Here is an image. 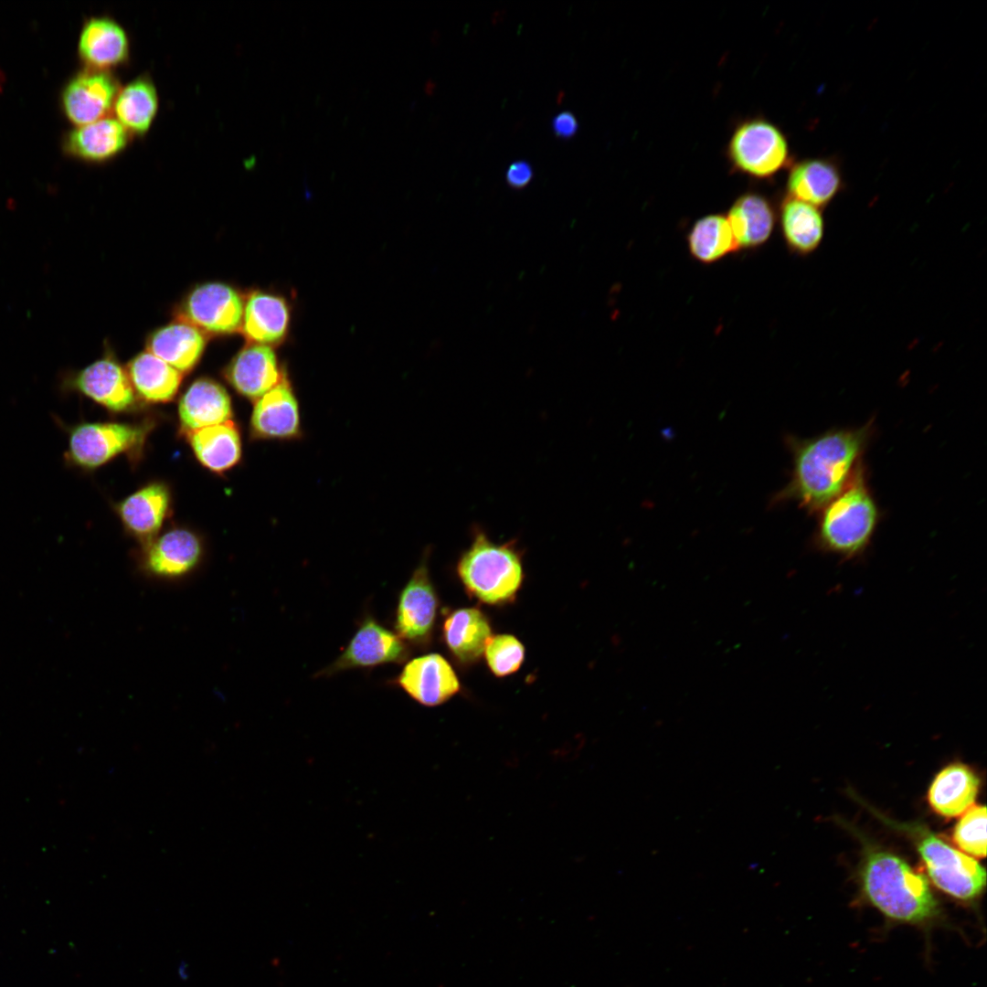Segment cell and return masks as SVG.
<instances>
[{
	"mask_svg": "<svg viewBox=\"0 0 987 987\" xmlns=\"http://www.w3.org/2000/svg\"><path fill=\"white\" fill-rule=\"evenodd\" d=\"M956 844L970 855L984 857L986 854V809L971 806L956 824L953 831Z\"/></svg>",
	"mask_w": 987,
	"mask_h": 987,
	"instance_id": "obj_32",
	"label": "cell"
},
{
	"mask_svg": "<svg viewBox=\"0 0 987 987\" xmlns=\"http://www.w3.org/2000/svg\"><path fill=\"white\" fill-rule=\"evenodd\" d=\"M727 218L738 249H752L769 240L775 227L776 214L767 197L748 192L733 202Z\"/></svg>",
	"mask_w": 987,
	"mask_h": 987,
	"instance_id": "obj_22",
	"label": "cell"
},
{
	"mask_svg": "<svg viewBox=\"0 0 987 987\" xmlns=\"http://www.w3.org/2000/svg\"><path fill=\"white\" fill-rule=\"evenodd\" d=\"M872 423L839 429L811 439L787 438L792 470L787 484L771 498L770 505L796 502L809 513H819L847 485L861 464L872 434Z\"/></svg>",
	"mask_w": 987,
	"mask_h": 987,
	"instance_id": "obj_1",
	"label": "cell"
},
{
	"mask_svg": "<svg viewBox=\"0 0 987 987\" xmlns=\"http://www.w3.org/2000/svg\"><path fill=\"white\" fill-rule=\"evenodd\" d=\"M878 520L861 463L843 491L820 510L813 543L820 551L854 559L869 547Z\"/></svg>",
	"mask_w": 987,
	"mask_h": 987,
	"instance_id": "obj_3",
	"label": "cell"
},
{
	"mask_svg": "<svg viewBox=\"0 0 987 987\" xmlns=\"http://www.w3.org/2000/svg\"><path fill=\"white\" fill-rule=\"evenodd\" d=\"M457 564L466 589L483 602L504 603L515 595L523 578L521 556L515 541L494 543L480 526Z\"/></svg>",
	"mask_w": 987,
	"mask_h": 987,
	"instance_id": "obj_4",
	"label": "cell"
},
{
	"mask_svg": "<svg viewBox=\"0 0 987 987\" xmlns=\"http://www.w3.org/2000/svg\"><path fill=\"white\" fill-rule=\"evenodd\" d=\"M187 440L197 461L216 473H223L239 463L241 438L235 422L228 420L187 432Z\"/></svg>",
	"mask_w": 987,
	"mask_h": 987,
	"instance_id": "obj_26",
	"label": "cell"
},
{
	"mask_svg": "<svg viewBox=\"0 0 987 987\" xmlns=\"http://www.w3.org/2000/svg\"><path fill=\"white\" fill-rule=\"evenodd\" d=\"M409 654L407 642L373 618L367 617L341 655L320 674L330 675L347 669L373 667L387 663H399Z\"/></svg>",
	"mask_w": 987,
	"mask_h": 987,
	"instance_id": "obj_10",
	"label": "cell"
},
{
	"mask_svg": "<svg viewBox=\"0 0 987 987\" xmlns=\"http://www.w3.org/2000/svg\"><path fill=\"white\" fill-rule=\"evenodd\" d=\"M686 240L690 255L703 264L716 262L738 249L727 218L721 214L697 219Z\"/></svg>",
	"mask_w": 987,
	"mask_h": 987,
	"instance_id": "obj_30",
	"label": "cell"
},
{
	"mask_svg": "<svg viewBox=\"0 0 987 987\" xmlns=\"http://www.w3.org/2000/svg\"><path fill=\"white\" fill-rule=\"evenodd\" d=\"M62 394L81 395L112 412H123L135 404V393L126 369L109 356L60 377Z\"/></svg>",
	"mask_w": 987,
	"mask_h": 987,
	"instance_id": "obj_8",
	"label": "cell"
},
{
	"mask_svg": "<svg viewBox=\"0 0 987 987\" xmlns=\"http://www.w3.org/2000/svg\"><path fill=\"white\" fill-rule=\"evenodd\" d=\"M130 133L116 120L102 118L79 126L67 137L69 153L87 161L102 162L126 147Z\"/></svg>",
	"mask_w": 987,
	"mask_h": 987,
	"instance_id": "obj_28",
	"label": "cell"
},
{
	"mask_svg": "<svg viewBox=\"0 0 987 987\" xmlns=\"http://www.w3.org/2000/svg\"><path fill=\"white\" fill-rule=\"evenodd\" d=\"M224 375L239 395L251 400L260 398L286 376L271 346L251 343L232 358Z\"/></svg>",
	"mask_w": 987,
	"mask_h": 987,
	"instance_id": "obj_15",
	"label": "cell"
},
{
	"mask_svg": "<svg viewBox=\"0 0 987 987\" xmlns=\"http://www.w3.org/2000/svg\"><path fill=\"white\" fill-rule=\"evenodd\" d=\"M780 225L787 248L798 256L813 253L825 233L820 208L789 196L780 204Z\"/></svg>",
	"mask_w": 987,
	"mask_h": 987,
	"instance_id": "obj_24",
	"label": "cell"
},
{
	"mask_svg": "<svg viewBox=\"0 0 987 987\" xmlns=\"http://www.w3.org/2000/svg\"><path fill=\"white\" fill-rule=\"evenodd\" d=\"M864 843L860 878L872 905L903 922H920L934 916L938 904L926 876L897 854Z\"/></svg>",
	"mask_w": 987,
	"mask_h": 987,
	"instance_id": "obj_2",
	"label": "cell"
},
{
	"mask_svg": "<svg viewBox=\"0 0 987 987\" xmlns=\"http://www.w3.org/2000/svg\"><path fill=\"white\" fill-rule=\"evenodd\" d=\"M980 780L968 766L953 763L941 769L929 790V802L935 812L955 817L970 809L977 796Z\"/></svg>",
	"mask_w": 987,
	"mask_h": 987,
	"instance_id": "obj_25",
	"label": "cell"
},
{
	"mask_svg": "<svg viewBox=\"0 0 987 987\" xmlns=\"http://www.w3.org/2000/svg\"><path fill=\"white\" fill-rule=\"evenodd\" d=\"M442 632L450 652L465 663L479 659L492 637L487 618L474 608L451 612L443 622Z\"/></svg>",
	"mask_w": 987,
	"mask_h": 987,
	"instance_id": "obj_29",
	"label": "cell"
},
{
	"mask_svg": "<svg viewBox=\"0 0 987 987\" xmlns=\"http://www.w3.org/2000/svg\"><path fill=\"white\" fill-rule=\"evenodd\" d=\"M396 683L415 701L427 706H439L460 690L453 669L438 653L425 654L408 662Z\"/></svg>",
	"mask_w": 987,
	"mask_h": 987,
	"instance_id": "obj_14",
	"label": "cell"
},
{
	"mask_svg": "<svg viewBox=\"0 0 987 987\" xmlns=\"http://www.w3.org/2000/svg\"><path fill=\"white\" fill-rule=\"evenodd\" d=\"M485 657L491 671L497 676L516 672L525 657L523 644L513 635L491 637L485 648Z\"/></svg>",
	"mask_w": 987,
	"mask_h": 987,
	"instance_id": "obj_33",
	"label": "cell"
},
{
	"mask_svg": "<svg viewBox=\"0 0 987 987\" xmlns=\"http://www.w3.org/2000/svg\"><path fill=\"white\" fill-rule=\"evenodd\" d=\"M126 372L135 395L151 403L171 401L182 381L181 372L149 351L134 356Z\"/></svg>",
	"mask_w": 987,
	"mask_h": 987,
	"instance_id": "obj_27",
	"label": "cell"
},
{
	"mask_svg": "<svg viewBox=\"0 0 987 987\" xmlns=\"http://www.w3.org/2000/svg\"><path fill=\"white\" fill-rule=\"evenodd\" d=\"M202 555L199 536L187 528L176 527L157 536L144 547L143 567L155 578L175 579L193 571Z\"/></svg>",
	"mask_w": 987,
	"mask_h": 987,
	"instance_id": "obj_13",
	"label": "cell"
},
{
	"mask_svg": "<svg viewBox=\"0 0 987 987\" xmlns=\"http://www.w3.org/2000/svg\"><path fill=\"white\" fill-rule=\"evenodd\" d=\"M171 506L168 486L154 482L133 493L116 506V512L126 531L144 547L154 540Z\"/></svg>",
	"mask_w": 987,
	"mask_h": 987,
	"instance_id": "obj_16",
	"label": "cell"
},
{
	"mask_svg": "<svg viewBox=\"0 0 987 987\" xmlns=\"http://www.w3.org/2000/svg\"><path fill=\"white\" fill-rule=\"evenodd\" d=\"M552 129L557 137L569 139L577 133L578 122L571 111H565L554 117Z\"/></svg>",
	"mask_w": 987,
	"mask_h": 987,
	"instance_id": "obj_35",
	"label": "cell"
},
{
	"mask_svg": "<svg viewBox=\"0 0 987 987\" xmlns=\"http://www.w3.org/2000/svg\"><path fill=\"white\" fill-rule=\"evenodd\" d=\"M116 120L129 132L145 133L158 110V95L146 78L136 79L119 90L113 104Z\"/></svg>",
	"mask_w": 987,
	"mask_h": 987,
	"instance_id": "obj_31",
	"label": "cell"
},
{
	"mask_svg": "<svg viewBox=\"0 0 987 987\" xmlns=\"http://www.w3.org/2000/svg\"><path fill=\"white\" fill-rule=\"evenodd\" d=\"M244 300L231 286L207 282L194 288L179 308L180 321L202 332L228 334L240 329Z\"/></svg>",
	"mask_w": 987,
	"mask_h": 987,
	"instance_id": "obj_9",
	"label": "cell"
},
{
	"mask_svg": "<svg viewBox=\"0 0 987 987\" xmlns=\"http://www.w3.org/2000/svg\"><path fill=\"white\" fill-rule=\"evenodd\" d=\"M177 973L181 980H187L189 977L188 964L182 960L177 968Z\"/></svg>",
	"mask_w": 987,
	"mask_h": 987,
	"instance_id": "obj_36",
	"label": "cell"
},
{
	"mask_svg": "<svg viewBox=\"0 0 987 987\" xmlns=\"http://www.w3.org/2000/svg\"><path fill=\"white\" fill-rule=\"evenodd\" d=\"M533 175L534 172L530 164L521 160L509 165L505 173V180L510 187L522 189L531 182Z\"/></svg>",
	"mask_w": 987,
	"mask_h": 987,
	"instance_id": "obj_34",
	"label": "cell"
},
{
	"mask_svg": "<svg viewBox=\"0 0 987 987\" xmlns=\"http://www.w3.org/2000/svg\"><path fill=\"white\" fill-rule=\"evenodd\" d=\"M79 52L93 69L105 70L122 64L129 55V40L124 29L108 17H94L83 27Z\"/></svg>",
	"mask_w": 987,
	"mask_h": 987,
	"instance_id": "obj_21",
	"label": "cell"
},
{
	"mask_svg": "<svg viewBox=\"0 0 987 987\" xmlns=\"http://www.w3.org/2000/svg\"><path fill=\"white\" fill-rule=\"evenodd\" d=\"M178 417L186 433L228 421L232 417L230 397L217 381L198 378L181 396Z\"/></svg>",
	"mask_w": 987,
	"mask_h": 987,
	"instance_id": "obj_19",
	"label": "cell"
},
{
	"mask_svg": "<svg viewBox=\"0 0 987 987\" xmlns=\"http://www.w3.org/2000/svg\"><path fill=\"white\" fill-rule=\"evenodd\" d=\"M437 608L438 598L427 561L423 559L399 594L395 621L397 634L407 643L426 642L433 629Z\"/></svg>",
	"mask_w": 987,
	"mask_h": 987,
	"instance_id": "obj_11",
	"label": "cell"
},
{
	"mask_svg": "<svg viewBox=\"0 0 987 987\" xmlns=\"http://www.w3.org/2000/svg\"><path fill=\"white\" fill-rule=\"evenodd\" d=\"M839 167L831 160L811 158L794 164L787 179L788 196L818 208L824 207L843 189Z\"/></svg>",
	"mask_w": 987,
	"mask_h": 987,
	"instance_id": "obj_20",
	"label": "cell"
},
{
	"mask_svg": "<svg viewBox=\"0 0 987 987\" xmlns=\"http://www.w3.org/2000/svg\"><path fill=\"white\" fill-rule=\"evenodd\" d=\"M119 92L116 80L103 70L78 75L66 87L62 102L68 118L81 126L104 118Z\"/></svg>",
	"mask_w": 987,
	"mask_h": 987,
	"instance_id": "obj_17",
	"label": "cell"
},
{
	"mask_svg": "<svg viewBox=\"0 0 987 987\" xmlns=\"http://www.w3.org/2000/svg\"><path fill=\"white\" fill-rule=\"evenodd\" d=\"M67 434L63 453L66 466L92 472L121 454L137 456L144 446L152 423L79 422L68 425L56 419Z\"/></svg>",
	"mask_w": 987,
	"mask_h": 987,
	"instance_id": "obj_5",
	"label": "cell"
},
{
	"mask_svg": "<svg viewBox=\"0 0 987 987\" xmlns=\"http://www.w3.org/2000/svg\"><path fill=\"white\" fill-rule=\"evenodd\" d=\"M249 430L255 440H294L302 438L299 400L286 376L255 400Z\"/></svg>",
	"mask_w": 987,
	"mask_h": 987,
	"instance_id": "obj_12",
	"label": "cell"
},
{
	"mask_svg": "<svg viewBox=\"0 0 987 987\" xmlns=\"http://www.w3.org/2000/svg\"><path fill=\"white\" fill-rule=\"evenodd\" d=\"M884 821L913 840L929 878L941 891L962 900L973 899L982 892L986 873L974 857L954 848L922 824Z\"/></svg>",
	"mask_w": 987,
	"mask_h": 987,
	"instance_id": "obj_6",
	"label": "cell"
},
{
	"mask_svg": "<svg viewBox=\"0 0 987 987\" xmlns=\"http://www.w3.org/2000/svg\"><path fill=\"white\" fill-rule=\"evenodd\" d=\"M206 346L202 331L184 321L164 325L147 340V351L181 373L193 369Z\"/></svg>",
	"mask_w": 987,
	"mask_h": 987,
	"instance_id": "obj_23",
	"label": "cell"
},
{
	"mask_svg": "<svg viewBox=\"0 0 987 987\" xmlns=\"http://www.w3.org/2000/svg\"><path fill=\"white\" fill-rule=\"evenodd\" d=\"M290 323L291 309L284 297L255 291L244 301L239 330L249 343L272 346L284 341Z\"/></svg>",
	"mask_w": 987,
	"mask_h": 987,
	"instance_id": "obj_18",
	"label": "cell"
},
{
	"mask_svg": "<svg viewBox=\"0 0 987 987\" xmlns=\"http://www.w3.org/2000/svg\"><path fill=\"white\" fill-rule=\"evenodd\" d=\"M727 155L732 168L757 179L775 175L791 161L784 133L763 118L746 120L735 128Z\"/></svg>",
	"mask_w": 987,
	"mask_h": 987,
	"instance_id": "obj_7",
	"label": "cell"
}]
</instances>
